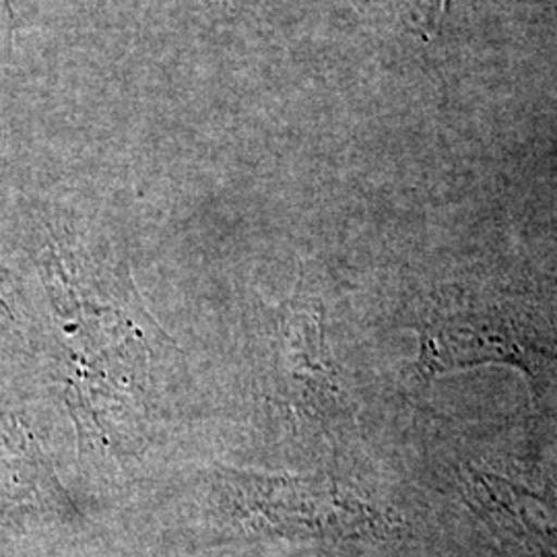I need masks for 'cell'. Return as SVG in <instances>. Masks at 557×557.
<instances>
[{
  "label": "cell",
  "instance_id": "cell-5",
  "mask_svg": "<svg viewBox=\"0 0 557 557\" xmlns=\"http://www.w3.org/2000/svg\"><path fill=\"white\" fill-rule=\"evenodd\" d=\"M446 0H416L419 13H421V23L428 29H436V23L440 20V13L444 9Z\"/></svg>",
  "mask_w": 557,
  "mask_h": 557
},
{
  "label": "cell",
  "instance_id": "cell-1",
  "mask_svg": "<svg viewBox=\"0 0 557 557\" xmlns=\"http://www.w3.org/2000/svg\"><path fill=\"white\" fill-rule=\"evenodd\" d=\"M218 479L236 537L351 539L379 529V512L329 479L262 478L230 469Z\"/></svg>",
  "mask_w": 557,
  "mask_h": 557
},
{
  "label": "cell",
  "instance_id": "cell-3",
  "mask_svg": "<svg viewBox=\"0 0 557 557\" xmlns=\"http://www.w3.org/2000/svg\"><path fill=\"white\" fill-rule=\"evenodd\" d=\"M283 319V349L278 354L281 379L289 395L301 405L326 407L337 400L338 388L324 351L319 319L306 310H296Z\"/></svg>",
  "mask_w": 557,
  "mask_h": 557
},
{
  "label": "cell",
  "instance_id": "cell-4",
  "mask_svg": "<svg viewBox=\"0 0 557 557\" xmlns=\"http://www.w3.org/2000/svg\"><path fill=\"white\" fill-rule=\"evenodd\" d=\"M485 506L494 518L504 522L515 537L541 552V556L557 557V492L537 496L512 483L499 485L498 492L487 483Z\"/></svg>",
  "mask_w": 557,
  "mask_h": 557
},
{
  "label": "cell",
  "instance_id": "cell-2",
  "mask_svg": "<svg viewBox=\"0 0 557 557\" xmlns=\"http://www.w3.org/2000/svg\"><path fill=\"white\" fill-rule=\"evenodd\" d=\"M543 331L524 306L457 298L440 304L421 329V370L438 376L479 363L518 366L535 376L554 358Z\"/></svg>",
  "mask_w": 557,
  "mask_h": 557
}]
</instances>
